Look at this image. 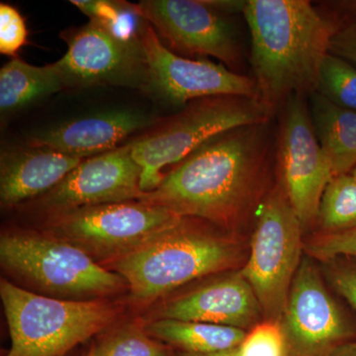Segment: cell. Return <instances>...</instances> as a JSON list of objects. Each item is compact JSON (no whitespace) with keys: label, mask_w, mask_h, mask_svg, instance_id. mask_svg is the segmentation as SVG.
<instances>
[{"label":"cell","mask_w":356,"mask_h":356,"mask_svg":"<svg viewBox=\"0 0 356 356\" xmlns=\"http://www.w3.org/2000/svg\"><path fill=\"white\" fill-rule=\"evenodd\" d=\"M322 356H356V339L334 346Z\"/></svg>","instance_id":"f546056e"},{"label":"cell","mask_w":356,"mask_h":356,"mask_svg":"<svg viewBox=\"0 0 356 356\" xmlns=\"http://www.w3.org/2000/svg\"><path fill=\"white\" fill-rule=\"evenodd\" d=\"M243 14L257 100L273 119L292 95L317 91L336 20L308 0H248Z\"/></svg>","instance_id":"7a4b0ae2"},{"label":"cell","mask_w":356,"mask_h":356,"mask_svg":"<svg viewBox=\"0 0 356 356\" xmlns=\"http://www.w3.org/2000/svg\"><path fill=\"white\" fill-rule=\"evenodd\" d=\"M348 259L346 262L337 264L327 274L334 290L356 311V257Z\"/></svg>","instance_id":"83f0119b"},{"label":"cell","mask_w":356,"mask_h":356,"mask_svg":"<svg viewBox=\"0 0 356 356\" xmlns=\"http://www.w3.org/2000/svg\"><path fill=\"white\" fill-rule=\"evenodd\" d=\"M83 159L39 147H7L0 156V202L14 207L57 186Z\"/></svg>","instance_id":"e0dca14e"},{"label":"cell","mask_w":356,"mask_h":356,"mask_svg":"<svg viewBox=\"0 0 356 356\" xmlns=\"http://www.w3.org/2000/svg\"><path fill=\"white\" fill-rule=\"evenodd\" d=\"M0 298L11 339L4 356H65L109 330L119 316L106 299L51 298L6 278L0 281Z\"/></svg>","instance_id":"5b68a950"},{"label":"cell","mask_w":356,"mask_h":356,"mask_svg":"<svg viewBox=\"0 0 356 356\" xmlns=\"http://www.w3.org/2000/svg\"><path fill=\"white\" fill-rule=\"evenodd\" d=\"M288 356H322L356 339V327L331 296L315 266L302 259L280 322Z\"/></svg>","instance_id":"4fadbf2b"},{"label":"cell","mask_w":356,"mask_h":356,"mask_svg":"<svg viewBox=\"0 0 356 356\" xmlns=\"http://www.w3.org/2000/svg\"><path fill=\"white\" fill-rule=\"evenodd\" d=\"M172 356H241L240 346L233 350L218 351L212 353H187L173 351Z\"/></svg>","instance_id":"4dcf8cb0"},{"label":"cell","mask_w":356,"mask_h":356,"mask_svg":"<svg viewBox=\"0 0 356 356\" xmlns=\"http://www.w3.org/2000/svg\"><path fill=\"white\" fill-rule=\"evenodd\" d=\"M147 334L173 351L212 353L238 348L248 332L238 327L175 318H154L144 324Z\"/></svg>","instance_id":"d6986e66"},{"label":"cell","mask_w":356,"mask_h":356,"mask_svg":"<svg viewBox=\"0 0 356 356\" xmlns=\"http://www.w3.org/2000/svg\"><path fill=\"white\" fill-rule=\"evenodd\" d=\"M255 216L252 250L240 271L257 295L264 321L280 323L302 261L304 229L280 184L271 189Z\"/></svg>","instance_id":"ba28073f"},{"label":"cell","mask_w":356,"mask_h":356,"mask_svg":"<svg viewBox=\"0 0 356 356\" xmlns=\"http://www.w3.org/2000/svg\"><path fill=\"white\" fill-rule=\"evenodd\" d=\"M149 77L147 92L173 105L188 104L213 96H245L257 99L254 79L236 74L207 58L194 60L168 50L147 21L140 32Z\"/></svg>","instance_id":"7c38bea8"},{"label":"cell","mask_w":356,"mask_h":356,"mask_svg":"<svg viewBox=\"0 0 356 356\" xmlns=\"http://www.w3.org/2000/svg\"><path fill=\"white\" fill-rule=\"evenodd\" d=\"M273 120L218 134L172 165L154 191L139 199L222 228L259 209L270 168L276 163Z\"/></svg>","instance_id":"6da1fadb"},{"label":"cell","mask_w":356,"mask_h":356,"mask_svg":"<svg viewBox=\"0 0 356 356\" xmlns=\"http://www.w3.org/2000/svg\"><path fill=\"white\" fill-rule=\"evenodd\" d=\"M316 92L337 106L356 112V67L348 60L325 56Z\"/></svg>","instance_id":"603a6c76"},{"label":"cell","mask_w":356,"mask_h":356,"mask_svg":"<svg viewBox=\"0 0 356 356\" xmlns=\"http://www.w3.org/2000/svg\"><path fill=\"white\" fill-rule=\"evenodd\" d=\"M83 356H95V353H93V348L92 346L88 348V350L86 353H84Z\"/></svg>","instance_id":"1f68e13d"},{"label":"cell","mask_w":356,"mask_h":356,"mask_svg":"<svg viewBox=\"0 0 356 356\" xmlns=\"http://www.w3.org/2000/svg\"><path fill=\"white\" fill-rule=\"evenodd\" d=\"M309 110L320 146L334 177L356 166V112L337 106L318 92L308 96Z\"/></svg>","instance_id":"ac0fdd59"},{"label":"cell","mask_w":356,"mask_h":356,"mask_svg":"<svg viewBox=\"0 0 356 356\" xmlns=\"http://www.w3.org/2000/svg\"><path fill=\"white\" fill-rule=\"evenodd\" d=\"M60 38L67 43V53L54 64L65 88L113 86L147 92L149 77L140 39L123 41L95 20L65 30Z\"/></svg>","instance_id":"8fae6325"},{"label":"cell","mask_w":356,"mask_h":356,"mask_svg":"<svg viewBox=\"0 0 356 356\" xmlns=\"http://www.w3.org/2000/svg\"><path fill=\"white\" fill-rule=\"evenodd\" d=\"M156 119L131 110L106 112L72 119L35 133L28 146L88 159L112 151L137 131L151 127Z\"/></svg>","instance_id":"2e32d148"},{"label":"cell","mask_w":356,"mask_h":356,"mask_svg":"<svg viewBox=\"0 0 356 356\" xmlns=\"http://www.w3.org/2000/svg\"><path fill=\"white\" fill-rule=\"evenodd\" d=\"M323 6L334 16L337 23L329 53L356 67V0L327 2Z\"/></svg>","instance_id":"cb8c5ba5"},{"label":"cell","mask_w":356,"mask_h":356,"mask_svg":"<svg viewBox=\"0 0 356 356\" xmlns=\"http://www.w3.org/2000/svg\"><path fill=\"white\" fill-rule=\"evenodd\" d=\"M134 6L168 50L194 60L215 58L236 74L242 72L245 58L238 27L231 15L207 0H143Z\"/></svg>","instance_id":"9c48e42d"},{"label":"cell","mask_w":356,"mask_h":356,"mask_svg":"<svg viewBox=\"0 0 356 356\" xmlns=\"http://www.w3.org/2000/svg\"><path fill=\"white\" fill-rule=\"evenodd\" d=\"M27 39V26L19 11L9 4H0V53L16 58Z\"/></svg>","instance_id":"4316f807"},{"label":"cell","mask_w":356,"mask_h":356,"mask_svg":"<svg viewBox=\"0 0 356 356\" xmlns=\"http://www.w3.org/2000/svg\"><path fill=\"white\" fill-rule=\"evenodd\" d=\"M350 173H351V175H353V177H355L356 178V166L355 168H353V172H351Z\"/></svg>","instance_id":"d6a6232c"},{"label":"cell","mask_w":356,"mask_h":356,"mask_svg":"<svg viewBox=\"0 0 356 356\" xmlns=\"http://www.w3.org/2000/svg\"><path fill=\"white\" fill-rule=\"evenodd\" d=\"M268 120L273 119L255 98L213 96L189 102L130 142L133 158L142 168L140 189L144 193L154 191L166 166L177 165L218 134Z\"/></svg>","instance_id":"8992f818"},{"label":"cell","mask_w":356,"mask_h":356,"mask_svg":"<svg viewBox=\"0 0 356 356\" xmlns=\"http://www.w3.org/2000/svg\"><path fill=\"white\" fill-rule=\"evenodd\" d=\"M211 6L217 10L228 15L236 13H243L247 1L241 0H207Z\"/></svg>","instance_id":"f1b7e54d"},{"label":"cell","mask_w":356,"mask_h":356,"mask_svg":"<svg viewBox=\"0 0 356 356\" xmlns=\"http://www.w3.org/2000/svg\"><path fill=\"white\" fill-rule=\"evenodd\" d=\"M317 222L323 233H339L356 228V178L351 173L332 177L325 187Z\"/></svg>","instance_id":"44dd1931"},{"label":"cell","mask_w":356,"mask_h":356,"mask_svg":"<svg viewBox=\"0 0 356 356\" xmlns=\"http://www.w3.org/2000/svg\"><path fill=\"white\" fill-rule=\"evenodd\" d=\"M152 317L210 323L247 332L259 324L264 314L250 283L236 271L165 299Z\"/></svg>","instance_id":"9a60e30c"},{"label":"cell","mask_w":356,"mask_h":356,"mask_svg":"<svg viewBox=\"0 0 356 356\" xmlns=\"http://www.w3.org/2000/svg\"><path fill=\"white\" fill-rule=\"evenodd\" d=\"M67 89L55 64L37 67L13 58L0 69V110L16 111Z\"/></svg>","instance_id":"ffe728a7"},{"label":"cell","mask_w":356,"mask_h":356,"mask_svg":"<svg viewBox=\"0 0 356 356\" xmlns=\"http://www.w3.org/2000/svg\"><path fill=\"white\" fill-rule=\"evenodd\" d=\"M142 168L131 143L107 153L83 159L57 185L32 202L48 216L100 204L139 200Z\"/></svg>","instance_id":"5bb4252c"},{"label":"cell","mask_w":356,"mask_h":356,"mask_svg":"<svg viewBox=\"0 0 356 356\" xmlns=\"http://www.w3.org/2000/svg\"><path fill=\"white\" fill-rule=\"evenodd\" d=\"M0 264L18 286L51 298L106 299L128 289L121 275L42 229L2 234Z\"/></svg>","instance_id":"277c9868"},{"label":"cell","mask_w":356,"mask_h":356,"mask_svg":"<svg viewBox=\"0 0 356 356\" xmlns=\"http://www.w3.org/2000/svg\"><path fill=\"white\" fill-rule=\"evenodd\" d=\"M95 356H172V348L149 337L144 325H125L92 344Z\"/></svg>","instance_id":"7402d4cb"},{"label":"cell","mask_w":356,"mask_h":356,"mask_svg":"<svg viewBox=\"0 0 356 356\" xmlns=\"http://www.w3.org/2000/svg\"><path fill=\"white\" fill-rule=\"evenodd\" d=\"M241 356H288L280 323L264 321L255 325L240 346Z\"/></svg>","instance_id":"d4e9b609"},{"label":"cell","mask_w":356,"mask_h":356,"mask_svg":"<svg viewBox=\"0 0 356 356\" xmlns=\"http://www.w3.org/2000/svg\"><path fill=\"white\" fill-rule=\"evenodd\" d=\"M204 220L182 217L172 228L105 268L121 275L136 302L153 303L191 281L229 271L242 257L240 245Z\"/></svg>","instance_id":"3957f363"},{"label":"cell","mask_w":356,"mask_h":356,"mask_svg":"<svg viewBox=\"0 0 356 356\" xmlns=\"http://www.w3.org/2000/svg\"><path fill=\"white\" fill-rule=\"evenodd\" d=\"M278 115L280 184L305 229L317 221L323 193L334 175L314 130L308 96L292 95Z\"/></svg>","instance_id":"30bf717a"},{"label":"cell","mask_w":356,"mask_h":356,"mask_svg":"<svg viewBox=\"0 0 356 356\" xmlns=\"http://www.w3.org/2000/svg\"><path fill=\"white\" fill-rule=\"evenodd\" d=\"M307 250L312 257L324 261L356 257V228L339 233L321 234L310 241Z\"/></svg>","instance_id":"484cf974"},{"label":"cell","mask_w":356,"mask_h":356,"mask_svg":"<svg viewBox=\"0 0 356 356\" xmlns=\"http://www.w3.org/2000/svg\"><path fill=\"white\" fill-rule=\"evenodd\" d=\"M181 219L168 208L134 200L51 215L41 229L105 266L172 228Z\"/></svg>","instance_id":"52a82bcc"}]
</instances>
